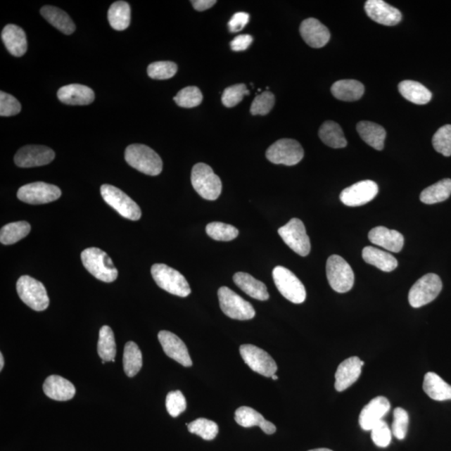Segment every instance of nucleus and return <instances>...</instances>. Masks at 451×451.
Listing matches in <instances>:
<instances>
[{"mask_svg":"<svg viewBox=\"0 0 451 451\" xmlns=\"http://www.w3.org/2000/svg\"><path fill=\"white\" fill-rule=\"evenodd\" d=\"M333 96L343 101H355L360 99L364 93V84L355 80H342L334 83L331 87Z\"/></svg>","mask_w":451,"mask_h":451,"instance_id":"30","label":"nucleus"},{"mask_svg":"<svg viewBox=\"0 0 451 451\" xmlns=\"http://www.w3.org/2000/svg\"><path fill=\"white\" fill-rule=\"evenodd\" d=\"M409 414L405 409L400 407L394 410V422L392 424V435L396 439L404 440L407 435Z\"/></svg>","mask_w":451,"mask_h":451,"instance_id":"47","label":"nucleus"},{"mask_svg":"<svg viewBox=\"0 0 451 451\" xmlns=\"http://www.w3.org/2000/svg\"><path fill=\"white\" fill-rule=\"evenodd\" d=\"M378 193L377 183L365 180L347 187L342 191L341 200L348 207H360L371 202Z\"/></svg>","mask_w":451,"mask_h":451,"instance_id":"15","label":"nucleus"},{"mask_svg":"<svg viewBox=\"0 0 451 451\" xmlns=\"http://www.w3.org/2000/svg\"><path fill=\"white\" fill-rule=\"evenodd\" d=\"M43 390L49 398L57 401L70 400L75 395L73 383L59 375L49 376L44 383Z\"/></svg>","mask_w":451,"mask_h":451,"instance_id":"24","label":"nucleus"},{"mask_svg":"<svg viewBox=\"0 0 451 451\" xmlns=\"http://www.w3.org/2000/svg\"><path fill=\"white\" fill-rule=\"evenodd\" d=\"M141 351L136 343L127 342L124 348L123 368L128 377H134L142 367Z\"/></svg>","mask_w":451,"mask_h":451,"instance_id":"35","label":"nucleus"},{"mask_svg":"<svg viewBox=\"0 0 451 451\" xmlns=\"http://www.w3.org/2000/svg\"><path fill=\"white\" fill-rule=\"evenodd\" d=\"M364 362L358 357H351L343 361L338 365L336 374V388L338 392H343L358 381L361 375L362 367Z\"/></svg>","mask_w":451,"mask_h":451,"instance_id":"20","label":"nucleus"},{"mask_svg":"<svg viewBox=\"0 0 451 451\" xmlns=\"http://www.w3.org/2000/svg\"><path fill=\"white\" fill-rule=\"evenodd\" d=\"M390 409V401L386 397L379 396L373 399L360 412L359 422L361 428L364 431H371Z\"/></svg>","mask_w":451,"mask_h":451,"instance_id":"19","label":"nucleus"},{"mask_svg":"<svg viewBox=\"0 0 451 451\" xmlns=\"http://www.w3.org/2000/svg\"><path fill=\"white\" fill-rule=\"evenodd\" d=\"M272 277L277 288L288 300L296 305L305 301L307 293L305 285L293 272L279 266L272 271Z\"/></svg>","mask_w":451,"mask_h":451,"instance_id":"8","label":"nucleus"},{"mask_svg":"<svg viewBox=\"0 0 451 451\" xmlns=\"http://www.w3.org/2000/svg\"><path fill=\"white\" fill-rule=\"evenodd\" d=\"M191 184L203 198L214 201L220 198L222 193V182L213 170L205 163L196 164L191 171Z\"/></svg>","mask_w":451,"mask_h":451,"instance_id":"4","label":"nucleus"},{"mask_svg":"<svg viewBox=\"0 0 451 451\" xmlns=\"http://www.w3.org/2000/svg\"><path fill=\"white\" fill-rule=\"evenodd\" d=\"M234 281L241 290L257 300L266 301L269 298L266 285L247 272H236Z\"/></svg>","mask_w":451,"mask_h":451,"instance_id":"26","label":"nucleus"},{"mask_svg":"<svg viewBox=\"0 0 451 451\" xmlns=\"http://www.w3.org/2000/svg\"><path fill=\"white\" fill-rule=\"evenodd\" d=\"M250 92L244 84H236L225 89L222 96V104L227 108H231L239 105L243 101L245 96L249 95Z\"/></svg>","mask_w":451,"mask_h":451,"instance_id":"45","label":"nucleus"},{"mask_svg":"<svg viewBox=\"0 0 451 451\" xmlns=\"http://www.w3.org/2000/svg\"><path fill=\"white\" fill-rule=\"evenodd\" d=\"M31 230L29 222L21 221L8 223L0 231V242L4 245H12L28 236Z\"/></svg>","mask_w":451,"mask_h":451,"instance_id":"37","label":"nucleus"},{"mask_svg":"<svg viewBox=\"0 0 451 451\" xmlns=\"http://www.w3.org/2000/svg\"><path fill=\"white\" fill-rule=\"evenodd\" d=\"M250 16L248 13L239 12L236 13L229 21V27L231 32L236 33L244 29L248 25Z\"/></svg>","mask_w":451,"mask_h":451,"instance_id":"51","label":"nucleus"},{"mask_svg":"<svg viewBox=\"0 0 451 451\" xmlns=\"http://www.w3.org/2000/svg\"><path fill=\"white\" fill-rule=\"evenodd\" d=\"M451 195V179L441 180L427 187L421 194V201L423 203L431 205L444 202Z\"/></svg>","mask_w":451,"mask_h":451,"instance_id":"34","label":"nucleus"},{"mask_svg":"<svg viewBox=\"0 0 451 451\" xmlns=\"http://www.w3.org/2000/svg\"><path fill=\"white\" fill-rule=\"evenodd\" d=\"M253 38L249 34L239 35L231 42V48L234 51H243L251 46Z\"/></svg>","mask_w":451,"mask_h":451,"instance_id":"52","label":"nucleus"},{"mask_svg":"<svg viewBox=\"0 0 451 451\" xmlns=\"http://www.w3.org/2000/svg\"><path fill=\"white\" fill-rule=\"evenodd\" d=\"M191 3L193 4L196 11H204L215 6L217 1L215 0H193Z\"/></svg>","mask_w":451,"mask_h":451,"instance_id":"53","label":"nucleus"},{"mask_svg":"<svg viewBox=\"0 0 451 451\" xmlns=\"http://www.w3.org/2000/svg\"><path fill=\"white\" fill-rule=\"evenodd\" d=\"M423 390L432 400L436 401L451 400V386L436 373L428 372L425 375Z\"/></svg>","mask_w":451,"mask_h":451,"instance_id":"27","label":"nucleus"},{"mask_svg":"<svg viewBox=\"0 0 451 451\" xmlns=\"http://www.w3.org/2000/svg\"><path fill=\"white\" fill-rule=\"evenodd\" d=\"M189 431L191 434L198 435L205 440H212L220 431L217 424L208 419L199 418L196 421L186 424Z\"/></svg>","mask_w":451,"mask_h":451,"instance_id":"39","label":"nucleus"},{"mask_svg":"<svg viewBox=\"0 0 451 451\" xmlns=\"http://www.w3.org/2000/svg\"><path fill=\"white\" fill-rule=\"evenodd\" d=\"M279 234L284 242L302 257L309 255L311 243L303 222L298 218H293L287 224L280 227Z\"/></svg>","mask_w":451,"mask_h":451,"instance_id":"12","label":"nucleus"},{"mask_svg":"<svg viewBox=\"0 0 451 451\" xmlns=\"http://www.w3.org/2000/svg\"><path fill=\"white\" fill-rule=\"evenodd\" d=\"M110 25L115 30L122 31L128 28L131 23V7L125 1L113 4L109 8Z\"/></svg>","mask_w":451,"mask_h":451,"instance_id":"36","label":"nucleus"},{"mask_svg":"<svg viewBox=\"0 0 451 451\" xmlns=\"http://www.w3.org/2000/svg\"><path fill=\"white\" fill-rule=\"evenodd\" d=\"M369 239L373 244L392 253H400L405 243L404 236L400 232L386 227H374L369 231Z\"/></svg>","mask_w":451,"mask_h":451,"instance_id":"22","label":"nucleus"},{"mask_svg":"<svg viewBox=\"0 0 451 451\" xmlns=\"http://www.w3.org/2000/svg\"><path fill=\"white\" fill-rule=\"evenodd\" d=\"M59 187L46 182H33L21 186L17 196L22 202L32 205L52 203L61 198Z\"/></svg>","mask_w":451,"mask_h":451,"instance_id":"14","label":"nucleus"},{"mask_svg":"<svg viewBox=\"0 0 451 451\" xmlns=\"http://www.w3.org/2000/svg\"><path fill=\"white\" fill-rule=\"evenodd\" d=\"M151 275L156 284L169 293L185 298L191 293V288L185 277L181 272L163 263H156L151 267Z\"/></svg>","mask_w":451,"mask_h":451,"instance_id":"3","label":"nucleus"},{"mask_svg":"<svg viewBox=\"0 0 451 451\" xmlns=\"http://www.w3.org/2000/svg\"><path fill=\"white\" fill-rule=\"evenodd\" d=\"M40 13L49 23L56 27L61 32L65 34H71L75 32V25L73 20L61 8L47 6L43 7Z\"/></svg>","mask_w":451,"mask_h":451,"instance_id":"32","label":"nucleus"},{"mask_svg":"<svg viewBox=\"0 0 451 451\" xmlns=\"http://www.w3.org/2000/svg\"><path fill=\"white\" fill-rule=\"evenodd\" d=\"M158 339L165 354L170 358L177 361L184 367H191L193 365L189 350H187L184 342L176 334L164 330L158 334Z\"/></svg>","mask_w":451,"mask_h":451,"instance_id":"17","label":"nucleus"},{"mask_svg":"<svg viewBox=\"0 0 451 451\" xmlns=\"http://www.w3.org/2000/svg\"><path fill=\"white\" fill-rule=\"evenodd\" d=\"M56 158L53 151L44 146H26L18 151L15 163L18 167L28 168L50 164Z\"/></svg>","mask_w":451,"mask_h":451,"instance_id":"16","label":"nucleus"},{"mask_svg":"<svg viewBox=\"0 0 451 451\" xmlns=\"http://www.w3.org/2000/svg\"><path fill=\"white\" fill-rule=\"evenodd\" d=\"M2 40L7 51L15 57L24 56L27 51V39L25 31L15 25L4 27Z\"/></svg>","mask_w":451,"mask_h":451,"instance_id":"25","label":"nucleus"},{"mask_svg":"<svg viewBox=\"0 0 451 451\" xmlns=\"http://www.w3.org/2000/svg\"><path fill=\"white\" fill-rule=\"evenodd\" d=\"M203 96L200 89L196 87H187L182 89L177 95L174 97L177 106L183 108H193L202 103Z\"/></svg>","mask_w":451,"mask_h":451,"instance_id":"42","label":"nucleus"},{"mask_svg":"<svg viewBox=\"0 0 451 451\" xmlns=\"http://www.w3.org/2000/svg\"><path fill=\"white\" fill-rule=\"evenodd\" d=\"M16 289L21 300L34 311L46 310L50 305L46 287L32 277H20L17 281Z\"/></svg>","mask_w":451,"mask_h":451,"instance_id":"5","label":"nucleus"},{"mask_svg":"<svg viewBox=\"0 0 451 451\" xmlns=\"http://www.w3.org/2000/svg\"><path fill=\"white\" fill-rule=\"evenodd\" d=\"M364 10L370 19L383 25L394 26L402 20L400 11L383 0H369Z\"/></svg>","mask_w":451,"mask_h":451,"instance_id":"18","label":"nucleus"},{"mask_svg":"<svg viewBox=\"0 0 451 451\" xmlns=\"http://www.w3.org/2000/svg\"><path fill=\"white\" fill-rule=\"evenodd\" d=\"M240 354L250 369L263 376L272 377L278 370L274 359L260 348L244 345L240 347Z\"/></svg>","mask_w":451,"mask_h":451,"instance_id":"13","label":"nucleus"},{"mask_svg":"<svg viewBox=\"0 0 451 451\" xmlns=\"http://www.w3.org/2000/svg\"><path fill=\"white\" fill-rule=\"evenodd\" d=\"M98 355L106 362L115 361L116 345L114 333L109 326H103L100 329L99 341H98Z\"/></svg>","mask_w":451,"mask_h":451,"instance_id":"38","label":"nucleus"},{"mask_svg":"<svg viewBox=\"0 0 451 451\" xmlns=\"http://www.w3.org/2000/svg\"><path fill=\"white\" fill-rule=\"evenodd\" d=\"M82 260L86 269L96 279L111 283L117 279L118 271L108 254L97 248H90L82 253Z\"/></svg>","mask_w":451,"mask_h":451,"instance_id":"2","label":"nucleus"},{"mask_svg":"<svg viewBox=\"0 0 451 451\" xmlns=\"http://www.w3.org/2000/svg\"><path fill=\"white\" fill-rule=\"evenodd\" d=\"M362 257L369 265L376 267L383 272L394 271L398 266V261L390 253L370 246L363 249Z\"/></svg>","mask_w":451,"mask_h":451,"instance_id":"29","label":"nucleus"},{"mask_svg":"<svg viewBox=\"0 0 451 451\" xmlns=\"http://www.w3.org/2000/svg\"><path fill=\"white\" fill-rule=\"evenodd\" d=\"M217 296L223 314L229 318L236 320H249L255 316L256 312L251 303L246 301L229 288H220Z\"/></svg>","mask_w":451,"mask_h":451,"instance_id":"9","label":"nucleus"},{"mask_svg":"<svg viewBox=\"0 0 451 451\" xmlns=\"http://www.w3.org/2000/svg\"><path fill=\"white\" fill-rule=\"evenodd\" d=\"M442 290L440 277L435 274L423 276L415 283L409 293V305L415 309L428 305L438 297Z\"/></svg>","mask_w":451,"mask_h":451,"instance_id":"10","label":"nucleus"},{"mask_svg":"<svg viewBox=\"0 0 451 451\" xmlns=\"http://www.w3.org/2000/svg\"><path fill=\"white\" fill-rule=\"evenodd\" d=\"M4 365V356L2 352H0V370H1V371L3 370Z\"/></svg>","mask_w":451,"mask_h":451,"instance_id":"55","label":"nucleus"},{"mask_svg":"<svg viewBox=\"0 0 451 451\" xmlns=\"http://www.w3.org/2000/svg\"><path fill=\"white\" fill-rule=\"evenodd\" d=\"M101 193L105 202L115 209L120 216L132 221L140 220L141 217L140 207L117 187L108 184L102 185Z\"/></svg>","mask_w":451,"mask_h":451,"instance_id":"7","label":"nucleus"},{"mask_svg":"<svg viewBox=\"0 0 451 451\" xmlns=\"http://www.w3.org/2000/svg\"><path fill=\"white\" fill-rule=\"evenodd\" d=\"M206 231L210 238L216 241H223V242L234 240L239 234V231L235 227L218 222L209 223Z\"/></svg>","mask_w":451,"mask_h":451,"instance_id":"40","label":"nucleus"},{"mask_svg":"<svg viewBox=\"0 0 451 451\" xmlns=\"http://www.w3.org/2000/svg\"><path fill=\"white\" fill-rule=\"evenodd\" d=\"M326 274L330 285L334 291L345 293L355 284L354 271L348 263L341 256H330L326 265Z\"/></svg>","mask_w":451,"mask_h":451,"instance_id":"6","label":"nucleus"},{"mask_svg":"<svg viewBox=\"0 0 451 451\" xmlns=\"http://www.w3.org/2000/svg\"><path fill=\"white\" fill-rule=\"evenodd\" d=\"M272 379H274V381H277V379H279V377H278V376H277V375H276V374H274V375H272Z\"/></svg>","mask_w":451,"mask_h":451,"instance_id":"57","label":"nucleus"},{"mask_svg":"<svg viewBox=\"0 0 451 451\" xmlns=\"http://www.w3.org/2000/svg\"><path fill=\"white\" fill-rule=\"evenodd\" d=\"M235 421L241 426L250 428L253 426L261 427L263 423L266 421V419L255 409L248 407V406H242V407L236 410Z\"/></svg>","mask_w":451,"mask_h":451,"instance_id":"41","label":"nucleus"},{"mask_svg":"<svg viewBox=\"0 0 451 451\" xmlns=\"http://www.w3.org/2000/svg\"><path fill=\"white\" fill-rule=\"evenodd\" d=\"M177 72V65L171 61H158L151 63L147 68L149 77L154 80H167Z\"/></svg>","mask_w":451,"mask_h":451,"instance_id":"43","label":"nucleus"},{"mask_svg":"<svg viewBox=\"0 0 451 451\" xmlns=\"http://www.w3.org/2000/svg\"><path fill=\"white\" fill-rule=\"evenodd\" d=\"M357 132L362 140L375 150L382 151L385 146L386 132L379 125L370 122H361L357 125Z\"/></svg>","mask_w":451,"mask_h":451,"instance_id":"28","label":"nucleus"},{"mask_svg":"<svg viewBox=\"0 0 451 451\" xmlns=\"http://www.w3.org/2000/svg\"><path fill=\"white\" fill-rule=\"evenodd\" d=\"M101 363H102V364H106V361H105V360H102V361H101Z\"/></svg>","mask_w":451,"mask_h":451,"instance_id":"58","label":"nucleus"},{"mask_svg":"<svg viewBox=\"0 0 451 451\" xmlns=\"http://www.w3.org/2000/svg\"><path fill=\"white\" fill-rule=\"evenodd\" d=\"M371 438L379 447L386 448L390 444L392 431L383 421H379L371 430Z\"/></svg>","mask_w":451,"mask_h":451,"instance_id":"49","label":"nucleus"},{"mask_svg":"<svg viewBox=\"0 0 451 451\" xmlns=\"http://www.w3.org/2000/svg\"><path fill=\"white\" fill-rule=\"evenodd\" d=\"M21 105L16 98L6 92H0V115L13 116L19 114Z\"/></svg>","mask_w":451,"mask_h":451,"instance_id":"50","label":"nucleus"},{"mask_svg":"<svg viewBox=\"0 0 451 451\" xmlns=\"http://www.w3.org/2000/svg\"><path fill=\"white\" fill-rule=\"evenodd\" d=\"M309 451H333V450L329 449H326V448H320V449L311 450Z\"/></svg>","mask_w":451,"mask_h":451,"instance_id":"56","label":"nucleus"},{"mask_svg":"<svg viewBox=\"0 0 451 451\" xmlns=\"http://www.w3.org/2000/svg\"><path fill=\"white\" fill-rule=\"evenodd\" d=\"M261 430L266 433L267 435H272L276 432V426L272 422L266 421L260 427Z\"/></svg>","mask_w":451,"mask_h":451,"instance_id":"54","label":"nucleus"},{"mask_svg":"<svg viewBox=\"0 0 451 451\" xmlns=\"http://www.w3.org/2000/svg\"><path fill=\"white\" fill-rule=\"evenodd\" d=\"M399 91L406 100L415 105H426L432 98L431 92L425 86L414 80H404L400 82Z\"/></svg>","mask_w":451,"mask_h":451,"instance_id":"31","label":"nucleus"},{"mask_svg":"<svg viewBox=\"0 0 451 451\" xmlns=\"http://www.w3.org/2000/svg\"><path fill=\"white\" fill-rule=\"evenodd\" d=\"M125 159L129 166L146 175L158 176L163 171V163L160 155L145 145L129 146L125 153Z\"/></svg>","mask_w":451,"mask_h":451,"instance_id":"1","label":"nucleus"},{"mask_svg":"<svg viewBox=\"0 0 451 451\" xmlns=\"http://www.w3.org/2000/svg\"><path fill=\"white\" fill-rule=\"evenodd\" d=\"M274 103V94L270 91L262 92L254 99L250 111L253 115H265L270 113Z\"/></svg>","mask_w":451,"mask_h":451,"instance_id":"46","label":"nucleus"},{"mask_svg":"<svg viewBox=\"0 0 451 451\" xmlns=\"http://www.w3.org/2000/svg\"><path fill=\"white\" fill-rule=\"evenodd\" d=\"M432 144L437 153L451 155V125L440 127L433 136Z\"/></svg>","mask_w":451,"mask_h":451,"instance_id":"44","label":"nucleus"},{"mask_svg":"<svg viewBox=\"0 0 451 451\" xmlns=\"http://www.w3.org/2000/svg\"><path fill=\"white\" fill-rule=\"evenodd\" d=\"M305 155L300 143L293 139H281L272 144L267 150L266 156L272 163L296 166L300 163Z\"/></svg>","mask_w":451,"mask_h":451,"instance_id":"11","label":"nucleus"},{"mask_svg":"<svg viewBox=\"0 0 451 451\" xmlns=\"http://www.w3.org/2000/svg\"><path fill=\"white\" fill-rule=\"evenodd\" d=\"M57 96L64 104L70 106H87L95 100V93L90 87L83 84H71L61 87Z\"/></svg>","mask_w":451,"mask_h":451,"instance_id":"23","label":"nucleus"},{"mask_svg":"<svg viewBox=\"0 0 451 451\" xmlns=\"http://www.w3.org/2000/svg\"><path fill=\"white\" fill-rule=\"evenodd\" d=\"M319 136L325 145L332 147V148H343L348 144L341 126L331 120L322 125L319 129Z\"/></svg>","mask_w":451,"mask_h":451,"instance_id":"33","label":"nucleus"},{"mask_svg":"<svg viewBox=\"0 0 451 451\" xmlns=\"http://www.w3.org/2000/svg\"><path fill=\"white\" fill-rule=\"evenodd\" d=\"M300 34L303 40L312 48H322L330 39L327 27L315 18H309L302 22Z\"/></svg>","mask_w":451,"mask_h":451,"instance_id":"21","label":"nucleus"},{"mask_svg":"<svg viewBox=\"0 0 451 451\" xmlns=\"http://www.w3.org/2000/svg\"><path fill=\"white\" fill-rule=\"evenodd\" d=\"M166 407L171 417L176 418L186 409L185 396L180 390L170 392L166 399Z\"/></svg>","mask_w":451,"mask_h":451,"instance_id":"48","label":"nucleus"}]
</instances>
